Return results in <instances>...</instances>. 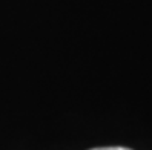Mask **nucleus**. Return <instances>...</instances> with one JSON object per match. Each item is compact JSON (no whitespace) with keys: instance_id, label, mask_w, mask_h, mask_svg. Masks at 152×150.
I'll return each instance as SVG.
<instances>
[{"instance_id":"f257e3e1","label":"nucleus","mask_w":152,"mask_h":150,"mask_svg":"<svg viewBox=\"0 0 152 150\" xmlns=\"http://www.w3.org/2000/svg\"><path fill=\"white\" fill-rule=\"evenodd\" d=\"M91 150H132L128 147H97V149H91Z\"/></svg>"}]
</instances>
